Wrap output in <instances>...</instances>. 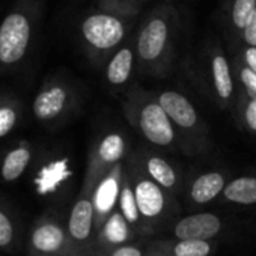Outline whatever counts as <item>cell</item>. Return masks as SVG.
<instances>
[{"label":"cell","mask_w":256,"mask_h":256,"mask_svg":"<svg viewBox=\"0 0 256 256\" xmlns=\"http://www.w3.org/2000/svg\"><path fill=\"white\" fill-rule=\"evenodd\" d=\"M210 82L217 106L229 108L236 100V82L230 62L217 46L210 52Z\"/></svg>","instance_id":"obj_13"},{"label":"cell","mask_w":256,"mask_h":256,"mask_svg":"<svg viewBox=\"0 0 256 256\" xmlns=\"http://www.w3.org/2000/svg\"><path fill=\"white\" fill-rule=\"evenodd\" d=\"M66 230L76 248L88 256L95 240V212L92 194H78L70 211Z\"/></svg>","instance_id":"obj_11"},{"label":"cell","mask_w":256,"mask_h":256,"mask_svg":"<svg viewBox=\"0 0 256 256\" xmlns=\"http://www.w3.org/2000/svg\"><path fill=\"white\" fill-rule=\"evenodd\" d=\"M20 223L11 208L0 202V250L14 252L18 246Z\"/></svg>","instance_id":"obj_23"},{"label":"cell","mask_w":256,"mask_h":256,"mask_svg":"<svg viewBox=\"0 0 256 256\" xmlns=\"http://www.w3.org/2000/svg\"><path fill=\"white\" fill-rule=\"evenodd\" d=\"M125 169L134 188L136 202L144 224V235L158 232L160 228L168 226L169 222H172L181 211L180 204L174 194L146 176L130 156L125 160Z\"/></svg>","instance_id":"obj_4"},{"label":"cell","mask_w":256,"mask_h":256,"mask_svg":"<svg viewBox=\"0 0 256 256\" xmlns=\"http://www.w3.org/2000/svg\"><path fill=\"white\" fill-rule=\"evenodd\" d=\"M130 157L146 176H150L154 182H157L170 194L176 196L186 187L184 178L176 166L164 158L162 154L146 148H138L130 152Z\"/></svg>","instance_id":"obj_10"},{"label":"cell","mask_w":256,"mask_h":256,"mask_svg":"<svg viewBox=\"0 0 256 256\" xmlns=\"http://www.w3.org/2000/svg\"><path fill=\"white\" fill-rule=\"evenodd\" d=\"M241 40L246 46L248 47H256V11L248 23V26L246 28V30L241 35Z\"/></svg>","instance_id":"obj_30"},{"label":"cell","mask_w":256,"mask_h":256,"mask_svg":"<svg viewBox=\"0 0 256 256\" xmlns=\"http://www.w3.org/2000/svg\"><path fill=\"white\" fill-rule=\"evenodd\" d=\"M148 244H139V242H128L124 246L106 248V250H94L88 256H145L146 254Z\"/></svg>","instance_id":"obj_28"},{"label":"cell","mask_w":256,"mask_h":256,"mask_svg":"<svg viewBox=\"0 0 256 256\" xmlns=\"http://www.w3.org/2000/svg\"><path fill=\"white\" fill-rule=\"evenodd\" d=\"M122 112L128 124L151 145L162 150L182 151L175 126L154 92L133 86L125 95Z\"/></svg>","instance_id":"obj_3"},{"label":"cell","mask_w":256,"mask_h":256,"mask_svg":"<svg viewBox=\"0 0 256 256\" xmlns=\"http://www.w3.org/2000/svg\"><path fill=\"white\" fill-rule=\"evenodd\" d=\"M23 114L22 101L8 92H0V139L14 132Z\"/></svg>","instance_id":"obj_22"},{"label":"cell","mask_w":256,"mask_h":256,"mask_svg":"<svg viewBox=\"0 0 256 256\" xmlns=\"http://www.w3.org/2000/svg\"><path fill=\"white\" fill-rule=\"evenodd\" d=\"M136 64V50L130 46H122L104 65L107 84L113 89H124L134 72Z\"/></svg>","instance_id":"obj_18"},{"label":"cell","mask_w":256,"mask_h":256,"mask_svg":"<svg viewBox=\"0 0 256 256\" xmlns=\"http://www.w3.org/2000/svg\"><path fill=\"white\" fill-rule=\"evenodd\" d=\"M132 18L98 11L86 16L80 23V40L89 60L102 66L122 47L130 30Z\"/></svg>","instance_id":"obj_5"},{"label":"cell","mask_w":256,"mask_h":256,"mask_svg":"<svg viewBox=\"0 0 256 256\" xmlns=\"http://www.w3.org/2000/svg\"><path fill=\"white\" fill-rule=\"evenodd\" d=\"M138 230L128 223L124 216L116 210L108 218L102 223V226L96 230L92 250H106L118 246H124L128 242H134L138 238Z\"/></svg>","instance_id":"obj_16"},{"label":"cell","mask_w":256,"mask_h":256,"mask_svg":"<svg viewBox=\"0 0 256 256\" xmlns=\"http://www.w3.org/2000/svg\"><path fill=\"white\" fill-rule=\"evenodd\" d=\"M229 182L228 174L222 170H206L204 174L196 175L184 188L186 199L188 205L194 208H200L204 205L211 204L217 198H222V193Z\"/></svg>","instance_id":"obj_15"},{"label":"cell","mask_w":256,"mask_h":256,"mask_svg":"<svg viewBox=\"0 0 256 256\" xmlns=\"http://www.w3.org/2000/svg\"><path fill=\"white\" fill-rule=\"evenodd\" d=\"M77 92L71 83L64 78H47L32 102V113L36 120L46 125H54L64 120L77 104Z\"/></svg>","instance_id":"obj_8"},{"label":"cell","mask_w":256,"mask_h":256,"mask_svg":"<svg viewBox=\"0 0 256 256\" xmlns=\"http://www.w3.org/2000/svg\"><path fill=\"white\" fill-rule=\"evenodd\" d=\"M176 16L168 6L157 8L148 14L136 36V58L142 72L164 77L175 53Z\"/></svg>","instance_id":"obj_1"},{"label":"cell","mask_w":256,"mask_h":256,"mask_svg":"<svg viewBox=\"0 0 256 256\" xmlns=\"http://www.w3.org/2000/svg\"><path fill=\"white\" fill-rule=\"evenodd\" d=\"M166 228L174 240L211 241L223 232L224 220L218 214L205 211L176 217Z\"/></svg>","instance_id":"obj_12"},{"label":"cell","mask_w":256,"mask_h":256,"mask_svg":"<svg viewBox=\"0 0 256 256\" xmlns=\"http://www.w3.org/2000/svg\"><path fill=\"white\" fill-rule=\"evenodd\" d=\"M42 17V0H16L0 23V74L17 70L28 58Z\"/></svg>","instance_id":"obj_2"},{"label":"cell","mask_w":256,"mask_h":256,"mask_svg":"<svg viewBox=\"0 0 256 256\" xmlns=\"http://www.w3.org/2000/svg\"><path fill=\"white\" fill-rule=\"evenodd\" d=\"M28 253L29 256H62L80 252L72 244L66 224L58 217L46 214L40 217L29 230Z\"/></svg>","instance_id":"obj_9"},{"label":"cell","mask_w":256,"mask_h":256,"mask_svg":"<svg viewBox=\"0 0 256 256\" xmlns=\"http://www.w3.org/2000/svg\"><path fill=\"white\" fill-rule=\"evenodd\" d=\"M101 11L133 18L139 11V0H100Z\"/></svg>","instance_id":"obj_27"},{"label":"cell","mask_w":256,"mask_h":256,"mask_svg":"<svg viewBox=\"0 0 256 256\" xmlns=\"http://www.w3.org/2000/svg\"><path fill=\"white\" fill-rule=\"evenodd\" d=\"M124 163L114 166L94 188L92 192V204L95 212V234L102 226V223L108 218V216L118 210L122 176H124Z\"/></svg>","instance_id":"obj_14"},{"label":"cell","mask_w":256,"mask_h":256,"mask_svg":"<svg viewBox=\"0 0 256 256\" xmlns=\"http://www.w3.org/2000/svg\"><path fill=\"white\" fill-rule=\"evenodd\" d=\"M130 156V144L122 132H108L98 138L90 146L86 162V170L80 193L92 194L95 186L119 163Z\"/></svg>","instance_id":"obj_7"},{"label":"cell","mask_w":256,"mask_h":256,"mask_svg":"<svg viewBox=\"0 0 256 256\" xmlns=\"http://www.w3.org/2000/svg\"><path fill=\"white\" fill-rule=\"evenodd\" d=\"M232 70L235 82L240 84V89H242L247 95L256 98V72H253L247 65H244L238 58H235Z\"/></svg>","instance_id":"obj_26"},{"label":"cell","mask_w":256,"mask_h":256,"mask_svg":"<svg viewBox=\"0 0 256 256\" xmlns=\"http://www.w3.org/2000/svg\"><path fill=\"white\" fill-rule=\"evenodd\" d=\"M256 11V0H234L230 6L229 22L232 30L241 38Z\"/></svg>","instance_id":"obj_25"},{"label":"cell","mask_w":256,"mask_h":256,"mask_svg":"<svg viewBox=\"0 0 256 256\" xmlns=\"http://www.w3.org/2000/svg\"><path fill=\"white\" fill-rule=\"evenodd\" d=\"M118 211L138 230V234L144 235V224H142L140 212L138 208L134 188H133L130 176H128V172L125 169V164H124V176H122L120 194H119V202H118Z\"/></svg>","instance_id":"obj_21"},{"label":"cell","mask_w":256,"mask_h":256,"mask_svg":"<svg viewBox=\"0 0 256 256\" xmlns=\"http://www.w3.org/2000/svg\"><path fill=\"white\" fill-rule=\"evenodd\" d=\"M145 256H170V254H168L166 252H162V250H158V248H154L152 246L148 244V247H146V254H145Z\"/></svg>","instance_id":"obj_31"},{"label":"cell","mask_w":256,"mask_h":256,"mask_svg":"<svg viewBox=\"0 0 256 256\" xmlns=\"http://www.w3.org/2000/svg\"><path fill=\"white\" fill-rule=\"evenodd\" d=\"M62 256H86V254H82V253H70V254H62Z\"/></svg>","instance_id":"obj_32"},{"label":"cell","mask_w":256,"mask_h":256,"mask_svg":"<svg viewBox=\"0 0 256 256\" xmlns=\"http://www.w3.org/2000/svg\"><path fill=\"white\" fill-rule=\"evenodd\" d=\"M235 113L244 130L256 134V98L247 95L242 89H240L235 100Z\"/></svg>","instance_id":"obj_24"},{"label":"cell","mask_w":256,"mask_h":256,"mask_svg":"<svg viewBox=\"0 0 256 256\" xmlns=\"http://www.w3.org/2000/svg\"><path fill=\"white\" fill-rule=\"evenodd\" d=\"M222 199L226 204L238 206L256 205V175H242L229 180L222 193Z\"/></svg>","instance_id":"obj_20"},{"label":"cell","mask_w":256,"mask_h":256,"mask_svg":"<svg viewBox=\"0 0 256 256\" xmlns=\"http://www.w3.org/2000/svg\"><path fill=\"white\" fill-rule=\"evenodd\" d=\"M244 65H247L253 72H256V47L244 46L236 56Z\"/></svg>","instance_id":"obj_29"},{"label":"cell","mask_w":256,"mask_h":256,"mask_svg":"<svg viewBox=\"0 0 256 256\" xmlns=\"http://www.w3.org/2000/svg\"><path fill=\"white\" fill-rule=\"evenodd\" d=\"M180 136L182 152L202 154L210 148V130L193 102L181 92L166 89L156 94Z\"/></svg>","instance_id":"obj_6"},{"label":"cell","mask_w":256,"mask_h":256,"mask_svg":"<svg viewBox=\"0 0 256 256\" xmlns=\"http://www.w3.org/2000/svg\"><path fill=\"white\" fill-rule=\"evenodd\" d=\"M35 158V146L29 140H20L0 157V181L12 184L18 181Z\"/></svg>","instance_id":"obj_17"},{"label":"cell","mask_w":256,"mask_h":256,"mask_svg":"<svg viewBox=\"0 0 256 256\" xmlns=\"http://www.w3.org/2000/svg\"><path fill=\"white\" fill-rule=\"evenodd\" d=\"M150 246L170 256H212L218 244L216 240H156Z\"/></svg>","instance_id":"obj_19"}]
</instances>
